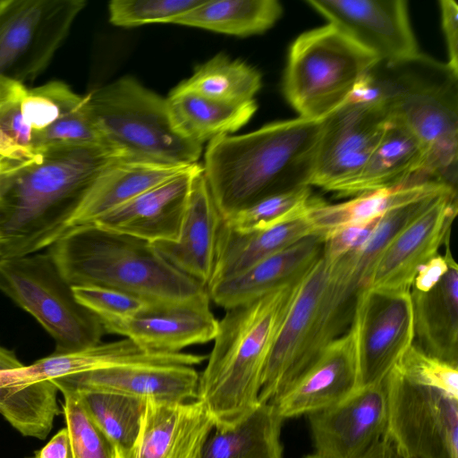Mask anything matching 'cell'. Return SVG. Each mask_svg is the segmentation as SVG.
Returning a JSON list of instances; mask_svg holds the SVG:
<instances>
[{"label":"cell","instance_id":"30bf717a","mask_svg":"<svg viewBox=\"0 0 458 458\" xmlns=\"http://www.w3.org/2000/svg\"><path fill=\"white\" fill-rule=\"evenodd\" d=\"M84 0H0V79L24 84L50 64Z\"/></svg>","mask_w":458,"mask_h":458},{"label":"cell","instance_id":"74e56055","mask_svg":"<svg viewBox=\"0 0 458 458\" xmlns=\"http://www.w3.org/2000/svg\"><path fill=\"white\" fill-rule=\"evenodd\" d=\"M76 300L110 331L154 305L151 301L123 291L94 285L72 286Z\"/></svg>","mask_w":458,"mask_h":458},{"label":"cell","instance_id":"e0dca14e","mask_svg":"<svg viewBox=\"0 0 458 458\" xmlns=\"http://www.w3.org/2000/svg\"><path fill=\"white\" fill-rule=\"evenodd\" d=\"M358 388L355 335L351 326L287 390L269 403L284 420L326 410Z\"/></svg>","mask_w":458,"mask_h":458},{"label":"cell","instance_id":"ab89813d","mask_svg":"<svg viewBox=\"0 0 458 458\" xmlns=\"http://www.w3.org/2000/svg\"><path fill=\"white\" fill-rule=\"evenodd\" d=\"M63 395L73 458H116L113 446L88 416L78 395L72 392Z\"/></svg>","mask_w":458,"mask_h":458},{"label":"cell","instance_id":"cb8c5ba5","mask_svg":"<svg viewBox=\"0 0 458 458\" xmlns=\"http://www.w3.org/2000/svg\"><path fill=\"white\" fill-rule=\"evenodd\" d=\"M427 165V153L419 139L403 123L389 117L381 140L366 163L333 192L339 197H354L433 181L428 174Z\"/></svg>","mask_w":458,"mask_h":458},{"label":"cell","instance_id":"681fc988","mask_svg":"<svg viewBox=\"0 0 458 458\" xmlns=\"http://www.w3.org/2000/svg\"><path fill=\"white\" fill-rule=\"evenodd\" d=\"M33 151H30L10 139L0 130V156L15 161H25L32 157Z\"/></svg>","mask_w":458,"mask_h":458},{"label":"cell","instance_id":"ac0fdd59","mask_svg":"<svg viewBox=\"0 0 458 458\" xmlns=\"http://www.w3.org/2000/svg\"><path fill=\"white\" fill-rule=\"evenodd\" d=\"M199 374L192 366L125 364L51 380L62 394L100 390L146 401L186 403L197 400Z\"/></svg>","mask_w":458,"mask_h":458},{"label":"cell","instance_id":"8992f818","mask_svg":"<svg viewBox=\"0 0 458 458\" xmlns=\"http://www.w3.org/2000/svg\"><path fill=\"white\" fill-rule=\"evenodd\" d=\"M106 148L118 158L174 165L198 164L202 145L174 128L166 98L131 77H123L86 96Z\"/></svg>","mask_w":458,"mask_h":458},{"label":"cell","instance_id":"7dc6e473","mask_svg":"<svg viewBox=\"0 0 458 458\" xmlns=\"http://www.w3.org/2000/svg\"><path fill=\"white\" fill-rule=\"evenodd\" d=\"M34 458H73L67 428L58 431L35 454Z\"/></svg>","mask_w":458,"mask_h":458},{"label":"cell","instance_id":"44dd1931","mask_svg":"<svg viewBox=\"0 0 458 458\" xmlns=\"http://www.w3.org/2000/svg\"><path fill=\"white\" fill-rule=\"evenodd\" d=\"M210 298L170 305H154L114 327L110 334L131 340L151 352L174 353L213 341L218 320L210 310Z\"/></svg>","mask_w":458,"mask_h":458},{"label":"cell","instance_id":"d6a6232c","mask_svg":"<svg viewBox=\"0 0 458 458\" xmlns=\"http://www.w3.org/2000/svg\"><path fill=\"white\" fill-rule=\"evenodd\" d=\"M282 13L283 7L276 0H204L174 24L248 37L269 30Z\"/></svg>","mask_w":458,"mask_h":458},{"label":"cell","instance_id":"7bdbcfd3","mask_svg":"<svg viewBox=\"0 0 458 458\" xmlns=\"http://www.w3.org/2000/svg\"><path fill=\"white\" fill-rule=\"evenodd\" d=\"M27 89L21 82L0 79V130L18 145L33 151V133L25 124L21 112Z\"/></svg>","mask_w":458,"mask_h":458},{"label":"cell","instance_id":"4316f807","mask_svg":"<svg viewBox=\"0 0 458 458\" xmlns=\"http://www.w3.org/2000/svg\"><path fill=\"white\" fill-rule=\"evenodd\" d=\"M190 166L114 158L91 186L72 222V227L93 224L114 208Z\"/></svg>","mask_w":458,"mask_h":458},{"label":"cell","instance_id":"4fadbf2b","mask_svg":"<svg viewBox=\"0 0 458 458\" xmlns=\"http://www.w3.org/2000/svg\"><path fill=\"white\" fill-rule=\"evenodd\" d=\"M388 121L380 104L358 98L321 120L310 187L333 191L353 177L378 144Z\"/></svg>","mask_w":458,"mask_h":458},{"label":"cell","instance_id":"f907efd6","mask_svg":"<svg viewBox=\"0 0 458 458\" xmlns=\"http://www.w3.org/2000/svg\"><path fill=\"white\" fill-rule=\"evenodd\" d=\"M19 163L21 162L8 159L0 156V194L2 192L8 174Z\"/></svg>","mask_w":458,"mask_h":458},{"label":"cell","instance_id":"4dcf8cb0","mask_svg":"<svg viewBox=\"0 0 458 458\" xmlns=\"http://www.w3.org/2000/svg\"><path fill=\"white\" fill-rule=\"evenodd\" d=\"M22 366L13 352L0 345V372ZM57 391L48 380L22 387L0 382V414L23 436L45 439L59 412Z\"/></svg>","mask_w":458,"mask_h":458},{"label":"cell","instance_id":"ba28073f","mask_svg":"<svg viewBox=\"0 0 458 458\" xmlns=\"http://www.w3.org/2000/svg\"><path fill=\"white\" fill-rule=\"evenodd\" d=\"M0 291L53 337L54 353L96 345L106 333L98 318L76 300L49 252L1 259Z\"/></svg>","mask_w":458,"mask_h":458},{"label":"cell","instance_id":"ffe728a7","mask_svg":"<svg viewBox=\"0 0 458 458\" xmlns=\"http://www.w3.org/2000/svg\"><path fill=\"white\" fill-rule=\"evenodd\" d=\"M207 356L188 352H151L128 338L67 353H52L34 363L0 372V382L22 387L39 381H51L74 374L125 364L199 365Z\"/></svg>","mask_w":458,"mask_h":458},{"label":"cell","instance_id":"3957f363","mask_svg":"<svg viewBox=\"0 0 458 458\" xmlns=\"http://www.w3.org/2000/svg\"><path fill=\"white\" fill-rule=\"evenodd\" d=\"M300 280L227 309L218 320L197 396L216 429L233 428L259 403L264 369Z\"/></svg>","mask_w":458,"mask_h":458},{"label":"cell","instance_id":"f35d334b","mask_svg":"<svg viewBox=\"0 0 458 458\" xmlns=\"http://www.w3.org/2000/svg\"><path fill=\"white\" fill-rule=\"evenodd\" d=\"M204 0H113L108 4L109 21L131 28L151 23H174Z\"/></svg>","mask_w":458,"mask_h":458},{"label":"cell","instance_id":"f5cc1de1","mask_svg":"<svg viewBox=\"0 0 458 458\" xmlns=\"http://www.w3.org/2000/svg\"><path fill=\"white\" fill-rule=\"evenodd\" d=\"M31 458H34V457H31Z\"/></svg>","mask_w":458,"mask_h":458},{"label":"cell","instance_id":"5bb4252c","mask_svg":"<svg viewBox=\"0 0 458 458\" xmlns=\"http://www.w3.org/2000/svg\"><path fill=\"white\" fill-rule=\"evenodd\" d=\"M307 4L379 62H396L420 53L406 1L308 0Z\"/></svg>","mask_w":458,"mask_h":458},{"label":"cell","instance_id":"2e32d148","mask_svg":"<svg viewBox=\"0 0 458 458\" xmlns=\"http://www.w3.org/2000/svg\"><path fill=\"white\" fill-rule=\"evenodd\" d=\"M317 454L325 458H357L386 432V378L359 387L342 402L309 415Z\"/></svg>","mask_w":458,"mask_h":458},{"label":"cell","instance_id":"d6986e66","mask_svg":"<svg viewBox=\"0 0 458 458\" xmlns=\"http://www.w3.org/2000/svg\"><path fill=\"white\" fill-rule=\"evenodd\" d=\"M198 163L106 214L94 225L150 243L176 242Z\"/></svg>","mask_w":458,"mask_h":458},{"label":"cell","instance_id":"60d3db41","mask_svg":"<svg viewBox=\"0 0 458 458\" xmlns=\"http://www.w3.org/2000/svg\"><path fill=\"white\" fill-rule=\"evenodd\" d=\"M395 368L409 380L458 398V366L425 353L412 344Z\"/></svg>","mask_w":458,"mask_h":458},{"label":"cell","instance_id":"277c9868","mask_svg":"<svg viewBox=\"0 0 458 458\" xmlns=\"http://www.w3.org/2000/svg\"><path fill=\"white\" fill-rule=\"evenodd\" d=\"M352 98L380 104L421 142L430 179L457 190L458 73L420 52L377 61Z\"/></svg>","mask_w":458,"mask_h":458},{"label":"cell","instance_id":"836d02e7","mask_svg":"<svg viewBox=\"0 0 458 458\" xmlns=\"http://www.w3.org/2000/svg\"><path fill=\"white\" fill-rule=\"evenodd\" d=\"M72 393L78 395L88 416L111 444L115 457L130 458L140 430L147 401L100 390Z\"/></svg>","mask_w":458,"mask_h":458},{"label":"cell","instance_id":"f546056e","mask_svg":"<svg viewBox=\"0 0 458 458\" xmlns=\"http://www.w3.org/2000/svg\"><path fill=\"white\" fill-rule=\"evenodd\" d=\"M447 188L453 187L439 182L428 181L362 193L336 204H330L317 198L307 217L317 235L322 236L325 240L343 227L368 222L383 216L394 208Z\"/></svg>","mask_w":458,"mask_h":458},{"label":"cell","instance_id":"52a82bcc","mask_svg":"<svg viewBox=\"0 0 458 458\" xmlns=\"http://www.w3.org/2000/svg\"><path fill=\"white\" fill-rule=\"evenodd\" d=\"M377 61L329 23L308 30L289 49L284 96L299 117L321 121L353 96Z\"/></svg>","mask_w":458,"mask_h":458},{"label":"cell","instance_id":"9c48e42d","mask_svg":"<svg viewBox=\"0 0 458 458\" xmlns=\"http://www.w3.org/2000/svg\"><path fill=\"white\" fill-rule=\"evenodd\" d=\"M328 271L321 255L300 280L267 359L259 402L287 390L333 342L324 315Z\"/></svg>","mask_w":458,"mask_h":458},{"label":"cell","instance_id":"b9f144b4","mask_svg":"<svg viewBox=\"0 0 458 458\" xmlns=\"http://www.w3.org/2000/svg\"><path fill=\"white\" fill-rule=\"evenodd\" d=\"M56 145L100 146L106 148L89 113L85 96L83 103L77 109L34 137L33 151Z\"/></svg>","mask_w":458,"mask_h":458},{"label":"cell","instance_id":"d590c367","mask_svg":"<svg viewBox=\"0 0 458 458\" xmlns=\"http://www.w3.org/2000/svg\"><path fill=\"white\" fill-rule=\"evenodd\" d=\"M310 187L265 198L224 219L239 232L263 230L305 217L316 200Z\"/></svg>","mask_w":458,"mask_h":458},{"label":"cell","instance_id":"f1b7e54d","mask_svg":"<svg viewBox=\"0 0 458 458\" xmlns=\"http://www.w3.org/2000/svg\"><path fill=\"white\" fill-rule=\"evenodd\" d=\"M166 102L175 130L199 145L236 131L250 120L258 107L255 99L228 104L177 87L171 90Z\"/></svg>","mask_w":458,"mask_h":458},{"label":"cell","instance_id":"603a6c76","mask_svg":"<svg viewBox=\"0 0 458 458\" xmlns=\"http://www.w3.org/2000/svg\"><path fill=\"white\" fill-rule=\"evenodd\" d=\"M213 428L210 414L198 400H148L130 458H200Z\"/></svg>","mask_w":458,"mask_h":458},{"label":"cell","instance_id":"ee69618b","mask_svg":"<svg viewBox=\"0 0 458 458\" xmlns=\"http://www.w3.org/2000/svg\"><path fill=\"white\" fill-rule=\"evenodd\" d=\"M376 217L365 223L343 227L324 241L323 257L333 262L346 253L362 247L369 240L381 217Z\"/></svg>","mask_w":458,"mask_h":458},{"label":"cell","instance_id":"9a60e30c","mask_svg":"<svg viewBox=\"0 0 458 458\" xmlns=\"http://www.w3.org/2000/svg\"><path fill=\"white\" fill-rule=\"evenodd\" d=\"M457 211V191L439 197L391 240L369 269L363 288L410 292L418 269L450 241Z\"/></svg>","mask_w":458,"mask_h":458},{"label":"cell","instance_id":"1f68e13d","mask_svg":"<svg viewBox=\"0 0 458 458\" xmlns=\"http://www.w3.org/2000/svg\"><path fill=\"white\" fill-rule=\"evenodd\" d=\"M283 419L270 403H259L232 428L216 429L200 458H282Z\"/></svg>","mask_w":458,"mask_h":458},{"label":"cell","instance_id":"c3c4849f","mask_svg":"<svg viewBox=\"0 0 458 458\" xmlns=\"http://www.w3.org/2000/svg\"><path fill=\"white\" fill-rule=\"evenodd\" d=\"M357 458H405L394 440L387 433Z\"/></svg>","mask_w":458,"mask_h":458},{"label":"cell","instance_id":"d4e9b609","mask_svg":"<svg viewBox=\"0 0 458 458\" xmlns=\"http://www.w3.org/2000/svg\"><path fill=\"white\" fill-rule=\"evenodd\" d=\"M324 238L306 237L245 271L207 287L210 301L227 310L298 282L323 253Z\"/></svg>","mask_w":458,"mask_h":458},{"label":"cell","instance_id":"816d5d0a","mask_svg":"<svg viewBox=\"0 0 458 458\" xmlns=\"http://www.w3.org/2000/svg\"><path fill=\"white\" fill-rule=\"evenodd\" d=\"M304 458H325V457H323V456H321V455H319L318 454L316 453L314 454H310V455H308V456H306Z\"/></svg>","mask_w":458,"mask_h":458},{"label":"cell","instance_id":"7c38bea8","mask_svg":"<svg viewBox=\"0 0 458 458\" xmlns=\"http://www.w3.org/2000/svg\"><path fill=\"white\" fill-rule=\"evenodd\" d=\"M352 327L359 387L379 384L414 344L410 292L361 289Z\"/></svg>","mask_w":458,"mask_h":458},{"label":"cell","instance_id":"f6af8a7d","mask_svg":"<svg viewBox=\"0 0 458 458\" xmlns=\"http://www.w3.org/2000/svg\"><path fill=\"white\" fill-rule=\"evenodd\" d=\"M445 255L437 254L417 271L411 290L425 293L433 288L446 273L454 259L449 242L445 243Z\"/></svg>","mask_w":458,"mask_h":458},{"label":"cell","instance_id":"7a4b0ae2","mask_svg":"<svg viewBox=\"0 0 458 458\" xmlns=\"http://www.w3.org/2000/svg\"><path fill=\"white\" fill-rule=\"evenodd\" d=\"M321 121L301 117L207 146L202 170L224 219L273 195L310 187Z\"/></svg>","mask_w":458,"mask_h":458},{"label":"cell","instance_id":"bcb514c9","mask_svg":"<svg viewBox=\"0 0 458 458\" xmlns=\"http://www.w3.org/2000/svg\"><path fill=\"white\" fill-rule=\"evenodd\" d=\"M449 67L458 73V5L454 0L439 2Z\"/></svg>","mask_w":458,"mask_h":458},{"label":"cell","instance_id":"484cf974","mask_svg":"<svg viewBox=\"0 0 458 458\" xmlns=\"http://www.w3.org/2000/svg\"><path fill=\"white\" fill-rule=\"evenodd\" d=\"M414 340L425 353L458 366V266L452 260L439 282L425 293L410 290Z\"/></svg>","mask_w":458,"mask_h":458},{"label":"cell","instance_id":"7402d4cb","mask_svg":"<svg viewBox=\"0 0 458 458\" xmlns=\"http://www.w3.org/2000/svg\"><path fill=\"white\" fill-rule=\"evenodd\" d=\"M223 220L201 165L191 180L177 241L151 244L173 267L207 287L214 270Z\"/></svg>","mask_w":458,"mask_h":458},{"label":"cell","instance_id":"5b68a950","mask_svg":"<svg viewBox=\"0 0 458 458\" xmlns=\"http://www.w3.org/2000/svg\"><path fill=\"white\" fill-rule=\"evenodd\" d=\"M48 252L72 286L113 288L157 305L208 296L206 286L173 267L150 242L94 224L70 228Z\"/></svg>","mask_w":458,"mask_h":458},{"label":"cell","instance_id":"8d00e7d4","mask_svg":"<svg viewBox=\"0 0 458 458\" xmlns=\"http://www.w3.org/2000/svg\"><path fill=\"white\" fill-rule=\"evenodd\" d=\"M83 101L84 96L78 95L60 81L28 89L21 112L25 124L33 133V140L38 133L77 109Z\"/></svg>","mask_w":458,"mask_h":458},{"label":"cell","instance_id":"e575fe53","mask_svg":"<svg viewBox=\"0 0 458 458\" xmlns=\"http://www.w3.org/2000/svg\"><path fill=\"white\" fill-rule=\"evenodd\" d=\"M177 88L228 104L254 100L261 88V75L251 65L218 54L198 65Z\"/></svg>","mask_w":458,"mask_h":458},{"label":"cell","instance_id":"83f0119b","mask_svg":"<svg viewBox=\"0 0 458 458\" xmlns=\"http://www.w3.org/2000/svg\"><path fill=\"white\" fill-rule=\"evenodd\" d=\"M311 235L317 233L307 216L280 225L250 232L233 230L223 220L217 237L214 270L208 286L234 276Z\"/></svg>","mask_w":458,"mask_h":458},{"label":"cell","instance_id":"6da1fadb","mask_svg":"<svg viewBox=\"0 0 458 458\" xmlns=\"http://www.w3.org/2000/svg\"><path fill=\"white\" fill-rule=\"evenodd\" d=\"M114 158L100 146L56 145L19 163L0 194V260L38 253L56 242Z\"/></svg>","mask_w":458,"mask_h":458},{"label":"cell","instance_id":"8fae6325","mask_svg":"<svg viewBox=\"0 0 458 458\" xmlns=\"http://www.w3.org/2000/svg\"><path fill=\"white\" fill-rule=\"evenodd\" d=\"M386 386V431L405 458H458V398L416 384L395 367Z\"/></svg>","mask_w":458,"mask_h":458}]
</instances>
